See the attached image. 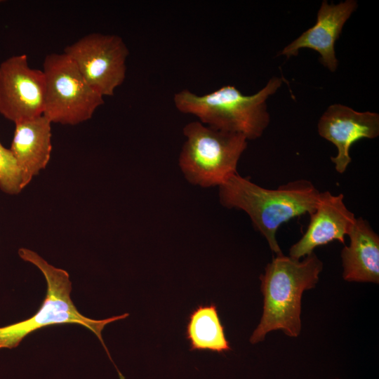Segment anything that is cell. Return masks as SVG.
Here are the masks:
<instances>
[{
    "label": "cell",
    "instance_id": "6da1fadb",
    "mask_svg": "<svg viewBox=\"0 0 379 379\" xmlns=\"http://www.w3.org/2000/svg\"><path fill=\"white\" fill-rule=\"evenodd\" d=\"M321 192L312 182L296 180L272 190L262 187L236 173L219 186L221 204L238 208L250 217L254 228L277 255L283 254L276 239L281 225L315 210Z\"/></svg>",
    "mask_w": 379,
    "mask_h": 379
},
{
    "label": "cell",
    "instance_id": "7a4b0ae2",
    "mask_svg": "<svg viewBox=\"0 0 379 379\" xmlns=\"http://www.w3.org/2000/svg\"><path fill=\"white\" fill-rule=\"evenodd\" d=\"M323 263L312 252L302 261L277 255L260 276L263 294V312L250 342L265 339L272 331L282 330L290 337H298L301 330V298L305 290L319 281Z\"/></svg>",
    "mask_w": 379,
    "mask_h": 379
},
{
    "label": "cell",
    "instance_id": "3957f363",
    "mask_svg": "<svg viewBox=\"0 0 379 379\" xmlns=\"http://www.w3.org/2000/svg\"><path fill=\"white\" fill-rule=\"evenodd\" d=\"M281 84V78L272 77L251 95L230 85L201 95L183 89L174 95L173 102L178 111L196 116L204 125L255 140L261 137L270 124L266 102Z\"/></svg>",
    "mask_w": 379,
    "mask_h": 379
},
{
    "label": "cell",
    "instance_id": "277c9868",
    "mask_svg": "<svg viewBox=\"0 0 379 379\" xmlns=\"http://www.w3.org/2000/svg\"><path fill=\"white\" fill-rule=\"evenodd\" d=\"M23 260L39 269L47 283L45 299L39 310L30 318L0 327V349L16 347L29 333L44 326L77 324L88 328L100 340L111 361L114 364L102 337V331L109 323L124 319L129 314L114 316L101 320H95L81 314L70 296L72 282L67 271L49 264L38 253L25 248L18 250Z\"/></svg>",
    "mask_w": 379,
    "mask_h": 379
},
{
    "label": "cell",
    "instance_id": "5b68a950",
    "mask_svg": "<svg viewBox=\"0 0 379 379\" xmlns=\"http://www.w3.org/2000/svg\"><path fill=\"white\" fill-rule=\"evenodd\" d=\"M183 134L186 140L179 166L190 183L220 186L237 173L238 161L247 147L245 136L211 128L199 121L187 124Z\"/></svg>",
    "mask_w": 379,
    "mask_h": 379
},
{
    "label": "cell",
    "instance_id": "8992f818",
    "mask_svg": "<svg viewBox=\"0 0 379 379\" xmlns=\"http://www.w3.org/2000/svg\"><path fill=\"white\" fill-rule=\"evenodd\" d=\"M43 72L46 81L43 115L51 124H79L90 119L104 104V98L87 83L65 53L48 54Z\"/></svg>",
    "mask_w": 379,
    "mask_h": 379
},
{
    "label": "cell",
    "instance_id": "52a82bcc",
    "mask_svg": "<svg viewBox=\"0 0 379 379\" xmlns=\"http://www.w3.org/2000/svg\"><path fill=\"white\" fill-rule=\"evenodd\" d=\"M63 53L103 98L113 95L124 81L129 51L118 35L91 33L66 46Z\"/></svg>",
    "mask_w": 379,
    "mask_h": 379
},
{
    "label": "cell",
    "instance_id": "ba28073f",
    "mask_svg": "<svg viewBox=\"0 0 379 379\" xmlns=\"http://www.w3.org/2000/svg\"><path fill=\"white\" fill-rule=\"evenodd\" d=\"M46 81L43 70L31 68L25 54L0 64V114L14 124L43 115Z\"/></svg>",
    "mask_w": 379,
    "mask_h": 379
},
{
    "label": "cell",
    "instance_id": "9c48e42d",
    "mask_svg": "<svg viewBox=\"0 0 379 379\" xmlns=\"http://www.w3.org/2000/svg\"><path fill=\"white\" fill-rule=\"evenodd\" d=\"M318 133L333 143L337 154L331 157L335 169L343 173L352 158L350 147L362 138L373 139L379 135V114L375 112H357L344 105H331L318 122Z\"/></svg>",
    "mask_w": 379,
    "mask_h": 379
},
{
    "label": "cell",
    "instance_id": "30bf717a",
    "mask_svg": "<svg viewBox=\"0 0 379 379\" xmlns=\"http://www.w3.org/2000/svg\"><path fill=\"white\" fill-rule=\"evenodd\" d=\"M357 8L355 0H346L337 4L323 1L314 25L287 45L280 54L289 58L297 55L301 48H310L318 52L320 62L324 67L335 72L338 65L335 43L345 23Z\"/></svg>",
    "mask_w": 379,
    "mask_h": 379
},
{
    "label": "cell",
    "instance_id": "8fae6325",
    "mask_svg": "<svg viewBox=\"0 0 379 379\" xmlns=\"http://www.w3.org/2000/svg\"><path fill=\"white\" fill-rule=\"evenodd\" d=\"M307 229L301 239L289 250V257L299 260L312 252L317 246L338 240L345 244L356 217L344 202V195H333L329 192L320 194L319 203L313 213Z\"/></svg>",
    "mask_w": 379,
    "mask_h": 379
},
{
    "label": "cell",
    "instance_id": "7c38bea8",
    "mask_svg": "<svg viewBox=\"0 0 379 379\" xmlns=\"http://www.w3.org/2000/svg\"><path fill=\"white\" fill-rule=\"evenodd\" d=\"M51 122L44 115L15 124L11 146L24 188L44 169L51 157Z\"/></svg>",
    "mask_w": 379,
    "mask_h": 379
},
{
    "label": "cell",
    "instance_id": "4fadbf2b",
    "mask_svg": "<svg viewBox=\"0 0 379 379\" xmlns=\"http://www.w3.org/2000/svg\"><path fill=\"white\" fill-rule=\"evenodd\" d=\"M347 235L348 246L341 251L343 277L345 281L379 282V237L368 222L356 218Z\"/></svg>",
    "mask_w": 379,
    "mask_h": 379
},
{
    "label": "cell",
    "instance_id": "5bb4252c",
    "mask_svg": "<svg viewBox=\"0 0 379 379\" xmlns=\"http://www.w3.org/2000/svg\"><path fill=\"white\" fill-rule=\"evenodd\" d=\"M186 338L190 350H210L222 353L231 350L220 319L217 307L211 303L199 305L190 314Z\"/></svg>",
    "mask_w": 379,
    "mask_h": 379
},
{
    "label": "cell",
    "instance_id": "9a60e30c",
    "mask_svg": "<svg viewBox=\"0 0 379 379\" xmlns=\"http://www.w3.org/2000/svg\"><path fill=\"white\" fill-rule=\"evenodd\" d=\"M0 189L8 194H18L23 189L22 175L10 149L0 142Z\"/></svg>",
    "mask_w": 379,
    "mask_h": 379
},
{
    "label": "cell",
    "instance_id": "2e32d148",
    "mask_svg": "<svg viewBox=\"0 0 379 379\" xmlns=\"http://www.w3.org/2000/svg\"><path fill=\"white\" fill-rule=\"evenodd\" d=\"M1 1H0V4H1Z\"/></svg>",
    "mask_w": 379,
    "mask_h": 379
}]
</instances>
